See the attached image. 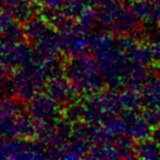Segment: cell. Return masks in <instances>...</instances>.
Returning a JSON list of instances; mask_svg holds the SVG:
<instances>
[]
</instances>
